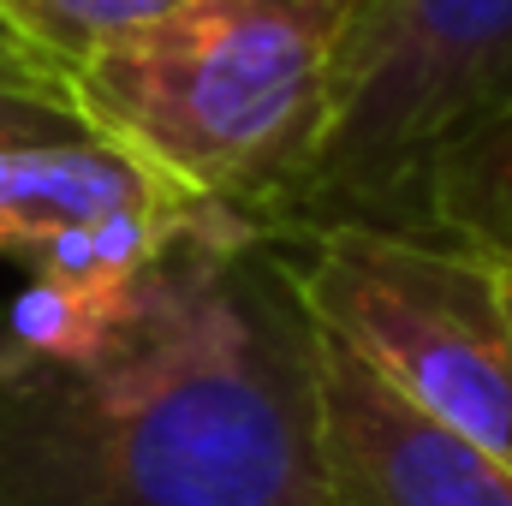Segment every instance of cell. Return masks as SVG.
<instances>
[{"label":"cell","instance_id":"cell-10","mask_svg":"<svg viewBox=\"0 0 512 506\" xmlns=\"http://www.w3.org/2000/svg\"><path fill=\"white\" fill-rule=\"evenodd\" d=\"M495 268H501V298H507V316H512V256L507 262H495Z\"/></svg>","mask_w":512,"mask_h":506},{"label":"cell","instance_id":"cell-9","mask_svg":"<svg viewBox=\"0 0 512 506\" xmlns=\"http://www.w3.org/2000/svg\"><path fill=\"white\" fill-rule=\"evenodd\" d=\"M0 90H24V96H60V102H72V90L0 24Z\"/></svg>","mask_w":512,"mask_h":506},{"label":"cell","instance_id":"cell-8","mask_svg":"<svg viewBox=\"0 0 512 506\" xmlns=\"http://www.w3.org/2000/svg\"><path fill=\"white\" fill-rule=\"evenodd\" d=\"M66 137H96V131L78 120L72 102L0 90V143H66Z\"/></svg>","mask_w":512,"mask_h":506},{"label":"cell","instance_id":"cell-6","mask_svg":"<svg viewBox=\"0 0 512 506\" xmlns=\"http://www.w3.org/2000/svg\"><path fill=\"white\" fill-rule=\"evenodd\" d=\"M215 209L179 191L167 173L126 155L108 137L66 143H0V256L36 262L48 245L108 227V221H155Z\"/></svg>","mask_w":512,"mask_h":506},{"label":"cell","instance_id":"cell-1","mask_svg":"<svg viewBox=\"0 0 512 506\" xmlns=\"http://www.w3.org/2000/svg\"><path fill=\"white\" fill-rule=\"evenodd\" d=\"M0 506H340L292 251L209 209L96 346H0Z\"/></svg>","mask_w":512,"mask_h":506},{"label":"cell","instance_id":"cell-7","mask_svg":"<svg viewBox=\"0 0 512 506\" xmlns=\"http://www.w3.org/2000/svg\"><path fill=\"white\" fill-rule=\"evenodd\" d=\"M185 0H0V24L66 84L84 60L137 36Z\"/></svg>","mask_w":512,"mask_h":506},{"label":"cell","instance_id":"cell-3","mask_svg":"<svg viewBox=\"0 0 512 506\" xmlns=\"http://www.w3.org/2000/svg\"><path fill=\"white\" fill-rule=\"evenodd\" d=\"M364 0H185L84 60L78 120L268 239Z\"/></svg>","mask_w":512,"mask_h":506},{"label":"cell","instance_id":"cell-2","mask_svg":"<svg viewBox=\"0 0 512 506\" xmlns=\"http://www.w3.org/2000/svg\"><path fill=\"white\" fill-rule=\"evenodd\" d=\"M376 227L512 256V0H364L268 239Z\"/></svg>","mask_w":512,"mask_h":506},{"label":"cell","instance_id":"cell-4","mask_svg":"<svg viewBox=\"0 0 512 506\" xmlns=\"http://www.w3.org/2000/svg\"><path fill=\"white\" fill-rule=\"evenodd\" d=\"M292 274L328 340L429 423L512 465V316L489 256L328 227L292 245Z\"/></svg>","mask_w":512,"mask_h":506},{"label":"cell","instance_id":"cell-5","mask_svg":"<svg viewBox=\"0 0 512 506\" xmlns=\"http://www.w3.org/2000/svg\"><path fill=\"white\" fill-rule=\"evenodd\" d=\"M322 459L340 506H512V465L429 423L328 334Z\"/></svg>","mask_w":512,"mask_h":506}]
</instances>
